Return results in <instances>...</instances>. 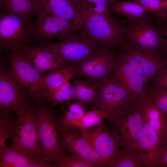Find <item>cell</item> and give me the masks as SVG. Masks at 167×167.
<instances>
[{"instance_id":"1","label":"cell","mask_w":167,"mask_h":167,"mask_svg":"<svg viewBox=\"0 0 167 167\" xmlns=\"http://www.w3.org/2000/svg\"><path fill=\"white\" fill-rule=\"evenodd\" d=\"M80 10L85 33L96 45L113 50L120 44L124 34L123 23L111 14H101Z\"/></svg>"},{"instance_id":"2","label":"cell","mask_w":167,"mask_h":167,"mask_svg":"<svg viewBox=\"0 0 167 167\" xmlns=\"http://www.w3.org/2000/svg\"><path fill=\"white\" fill-rule=\"evenodd\" d=\"M123 23L124 34L122 43L156 53H159L165 39L159 26L148 16L141 18L126 19Z\"/></svg>"},{"instance_id":"3","label":"cell","mask_w":167,"mask_h":167,"mask_svg":"<svg viewBox=\"0 0 167 167\" xmlns=\"http://www.w3.org/2000/svg\"><path fill=\"white\" fill-rule=\"evenodd\" d=\"M36 108L37 135L42 157L52 164L57 157L66 152L56 130V124L60 116L43 101H40Z\"/></svg>"},{"instance_id":"4","label":"cell","mask_w":167,"mask_h":167,"mask_svg":"<svg viewBox=\"0 0 167 167\" xmlns=\"http://www.w3.org/2000/svg\"><path fill=\"white\" fill-rule=\"evenodd\" d=\"M17 117L10 147L33 157H41L42 155L37 128L36 106L31 105Z\"/></svg>"},{"instance_id":"5","label":"cell","mask_w":167,"mask_h":167,"mask_svg":"<svg viewBox=\"0 0 167 167\" xmlns=\"http://www.w3.org/2000/svg\"><path fill=\"white\" fill-rule=\"evenodd\" d=\"M137 100L110 75L100 79L95 105L107 112L108 116L105 120L109 121L119 115Z\"/></svg>"},{"instance_id":"6","label":"cell","mask_w":167,"mask_h":167,"mask_svg":"<svg viewBox=\"0 0 167 167\" xmlns=\"http://www.w3.org/2000/svg\"><path fill=\"white\" fill-rule=\"evenodd\" d=\"M36 19L32 26V36L41 40L61 41L73 39L84 34L66 20L49 14L37 4Z\"/></svg>"},{"instance_id":"7","label":"cell","mask_w":167,"mask_h":167,"mask_svg":"<svg viewBox=\"0 0 167 167\" xmlns=\"http://www.w3.org/2000/svg\"><path fill=\"white\" fill-rule=\"evenodd\" d=\"M109 122L121 148L128 147L140 151L143 124L138 99L119 115Z\"/></svg>"},{"instance_id":"8","label":"cell","mask_w":167,"mask_h":167,"mask_svg":"<svg viewBox=\"0 0 167 167\" xmlns=\"http://www.w3.org/2000/svg\"><path fill=\"white\" fill-rule=\"evenodd\" d=\"M104 121L92 127L78 130L106 167H114L119 157L120 145L115 133Z\"/></svg>"},{"instance_id":"9","label":"cell","mask_w":167,"mask_h":167,"mask_svg":"<svg viewBox=\"0 0 167 167\" xmlns=\"http://www.w3.org/2000/svg\"><path fill=\"white\" fill-rule=\"evenodd\" d=\"M28 94L17 82L10 71L0 72V114L15 113L17 117L33 105Z\"/></svg>"},{"instance_id":"10","label":"cell","mask_w":167,"mask_h":167,"mask_svg":"<svg viewBox=\"0 0 167 167\" xmlns=\"http://www.w3.org/2000/svg\"><path fill=\"white\" fill-rule=\"evenodd\" d=\"M115 51L132 68L150 81H153L159 70L167 65L161 53H156L122 43Z\"/></svg>"},{"instance_id":"11","label":"cell","mask_w":167,"mask_h":167,"mask_svg":"<svg viewBox=\"0 0 167 167\" xmlns=\"http://www.w3.org/2000/svg\"><path fill=\"white\" fill-rule=\"evenodd\" d=\"M10 71L29 95L40 101H42L45 92L42 76L24 56L19 49L11 51L10 57Z\"/></svg>"},{"instance_id":"12","label":"cell","mask_w":167,"mask_h":167,"mask_svg":"<svg viewBox=\"0 0 167 167\" xmlns=\"http://www.w3.org/2000/svg\"><path fill=\"white\" fill-rule=\"evenodd\" d=\"M44 46L52 51L66 66H79L100 48L86 34L74 39L49 43Z\"/></svg>"},{"instance_id":"13","label":"cell","mask_w":167,"mask_h":167,"mask_svg":"<svg viewBox=\"0 0 167 167\" xmlns=\"http://www.w3.org/2000/svg\"><path fill=\"white\" fill-rule=\"evenodd\" d=\"M32 36V26L21 18L0 13V47L2 50L19 49Z\"/></svg>"},{"instance_id":"14","label":"cell","mask_w":167,"mask_h":167,"mask_svg":"<svg viewBox=\"0 0 167 167\" xmlns=\"http://www.w3.org/2000/svg\"><path fill=\"white\" fill-rule=\"evenodd\" d=\"M115 66L110 75L116 79L135 99L144 96L148 91L150 81L132 68L115 51Z\"/></svg>"},{"instance_id":"15","label":"cell","mask_w":167,"mask_h":167,"mask_svg":"<svg viewBox=\"0 0 167 167\" xmlns=\"http://www.w3.org/2000/svg\"><path fill=\"white\" fill-rule=\"evenodd\" d=\"M116 60L114 49L99 48L79 66L76 75L85 78L97 79L107 77L113 72Z\"/></svg>"},{"instance_id":"16","label":"cell","mask_w":167,"mask_h":167,"mask_svg":"<svg viewBox=\"0 0 167 167\" xmlns=\"http://www.w3.org/2000/svg\"><path fill=\"white\" fill-rule=\"evenodd\" d=\"M77 128L59 132L62 146L66 152L82 157L95 167H106L96 152Z\"/></svg>"},{"instance_id":"17","label":"cell","mask_w":167,"mask_h":167,"mask_svg":"<svg viewBox=\"0 0 167 167\" xmlns=\"http://www.w3.org/2000/svg\"><path fill=\"white\" fill-rule=\"evenodd\" d=\"M19 49L26 58L41 75L67 66L52 51L44 46H24Z\"/></svg>"},{"instance_id":"18","label":"cell","mask_w":167,"mask_h":167,"mask_svg":"<svg viewBox=\"0 0 167 167\" xmlns=\"http://www.w3.org/2000/svg\"><path fill=\"white\" fill-rule=\"evenodd\" d=\"M37 5L47 13L64 19L81 32L85 33L80 8L71 0H36Z\"/></svg>"},{"instance_id":"19","label":"cell","mask_w":167,"mask_h":167,"mask_svg":"<svg viewBox=\"0 0 167 167\" xmlns=\"http://www.w3.org/2000/svg\"><path fill=\"white\" fill-rule=\"evenodd\" d=\"M138 102L141 116L155 130L162 142L167 133V114L157 106L149 90L145 96L138 99Z\"/></svg>"},{"instance_id":"20","label":"cell","mask_w":167,"mask_h":167,"mask_svg":"<svg viewBox=\"0 0 167 167\" xmlns=\"http://www.w3.org/2000/svg\"><path fill=\"white\" fill-rule=\"evenodd\" d=\"M0 167H52L42 157L36 158L6 146L0 150Z\"/></svg>"},{"instance_id":"21","label":"cell","mask_w":167,"mask_h":167,"mask_svg":"<svg viewBox=\"0 0 167 167\" xmlns=\"http://www.w3.org/2000/svg\"><path fill=\"white\" fill-rule=\"evenodd\" d=\"M143 131L140 148L147 167H152L161 141L156 132L141 116Z\"/></svg>"},{"instance_id":"22","label":"cell","mask_w":167,"mask_h":167,"mask_svg":"<svg viewBox=\"0 0 167 167\" xmlns=\"http://www.w3.org/2000/svg\"><path fill=\"white\" fill-rule=\"evenodd\" d=\"M99 83L100 79L85 78L75 79L71 84L74 100L84 105H95Z\"/></svg>"},{"instance_id":"23","label":"cell","mask_w":167,"mask_h":167,"mask_svg":"<svg viewBox=\"0 0 167 167\" xmlns=\"http://www.w3.org/2000/svg\"><path fill=\"white\" fill-rule=\"evenodd\" d=\"M37 7L36 0H0L1 12L19 16L28 24Z\"/></svg>"},{"instance_id":"24","label":"cell","mask_w":167,"mask_h":167,"mask_svg":"<svg viewBox=\"0 0 167 167\" xmlns=\"http://www.w3.org/2000/svg\"><path fill=\"white\" fill-rule=\"evenodd\" d=\"M78 66H68L53 71L42 76L45 92L54 91L76 75Z\"/></svg>"},{"instance_id":"25","label":"cell","mask_w":167,"mask_h":167,"mask_svg":"<svg viewBox=\"0 0 167 167\" xmlns=\"http://www.w3.org/2000/svg\"><path fill=\"white\" fill-rule=\"evenodd\" d=\"M69 104L68 109L60 116L56 122V127L59 133L75 128L76 121L82 118L85 112L84 104L77 101Z\"/></svg>"},{"instance_id":"26","label":"cell","mask_w":167,"mask_h":167,"mask_svg":"<svg viewBox=\"0 0 167 167\" xmlns=\"http://www.w3.org/2000/svg\"><path fill=\"white\" fill-rule=\"evenodd\" d=\"M109 9L110 13L122 15L128 19L141 18L149 15L141 6L134 2H116L109 7Z\"/></svg>"},{"instance_id":"27","label":"cell","mask_w":167,"mask_h":167,"mask_svg":"<svg viewBox=\"0 0 167 167\" xmlns=\"http://www.w3.org/2000/svg\"><path fill=\"white\" fill-rule=\"evenodd\" d=\"M147 167L141 152L128 147L121 148L114 167Z\"/></svg>"},{"instance_id":"28","label":"cell","mask_w":167,"mask_h":167,"mask_svg":"<svg viewBox=\"0 0 167 167\" xmlns=\"http://www.w3.org/2000/svg\"><path fill=\"white\" fill-rule=\"evenodd\" d=\"M141 6L148 14L155 17L156 24H163L167 17V6L161 0H132Z\"/></svg>"},{"instance_id":"29","label":"cell","mask_w":167,"mask_h":167,"mask_svg":"<svg viewBox=\"0 0 167 167\" xmlns=\"http://www.w3.org/2000/svg\"><path fill=\"white\" fill-rule=\"evenodd\" d=\"M43 99L52 107L57 104H69L74 100L71 84L68 81L58 89L51 92H45Z\"/></svg>"},{"instance_id":"30","label":"cell","mask_w":167,"mask_h":167,"mask_svg":"<svg viewBox=\"0 0 167 167\" xmlns=\"http://www.w3.org/2000/svg\"><path fill=\"white\" fill-rule=\"evenodd\" d=\"M107 112L100 109H94L85 112L75 122L74 128L85 129L100 124L108 117Z\"/></svg>"},{"instance_id":"31","label":"cell","mask_w":167,"mask_h":167,"mask_svg":"<svg viewBox=\"0 0 167 167\" xmlns=\"http://www.w3.org/2000/svg\"><path fill=\"white\" fill-rule=\"evenodd\" d=\"M79 6L80 9L93 13L109 15V5L114 3L115 0H79L78 1Z\"/></svg>"},{"instance_id":"32","label":"cell","mask_w":167,"mask_h":167,"mask_svg":"<svg viewBox=\"0 0 167 167\" xmlns=\"http://www.w3.org/2000/svg\"><path fill=\"white\" fill-rule=\"evenodd\" d=\"M55 167H94L90 162L79 156L74 155H61L52 163Z\"/></svg>"},{"instance_id":"33","label":"cell","mask_w":167,"mask_h":167,"mask_svg":"<svg viewBox=\"0 0 167 167\" xmlns=\"http://www.w3.org/2000/svg\"><path fill=\"white\" fill-rule=\"evenodd\" d=\"M15 120L11 114H0V150L6 146L5 144L6 139H12L14 135V125Z\"/></svg>"},{"instance_id":"34","label":"cell","mask_w":167,"mask_h":167,"mask_svg":"<svg viewBox=\"0 0 167 167\" xmlns=\"http://www.w3.org/2000/svg\"><path fill=\"white\" fill-rule=\"evenodd\" d=\"M149 90L158 108L167 114V92L159 89L152 84Z\"/></svg>"},{"instance_id":"35","label":"cell","mask_w":167,"mask_h":167,"mask_svg":"<svg viewBox=\"0 0 167 167\" xmlns=\"http://www.w3.org/2000/svg\"><path fill=\"white\" fill-rule=\"evenodd\" d=\"M152 84L157 88L167 92V65L159 70Z\"/></svg>"},{"instance_id":"36","label":"cell","mask_w":167,"mask_h":167,"mask_svg":"<svg viewBox=\"0 0 167 167\" xmlns=\"http://www.w3.org/2000/svg\"><path fill=\"white\" fill-rule=\"evenodd\" d=\"M152 167H167V142L161 145Z\"/></svg>"},{"instance_id":"37","label":"cell","mask_w":167,"mask_h":167,"mask_svg":"<svg viewBox=\"0 0 167 167\" xmlns=\"http://www.w3.org/2000/svg\"><path fill=\"white\" fill-rule=\"evenodd\" d=\"M158 26L160 27L162 33L166 36L163 46L160 53L163 58L167 60V17L163 24Z\"/></svg>"},{"instance_id":"38","label":"cell","mask_w":167,"mask_h":167,"mask_svg":"<svg viewBox=\"0 0 167 167\" xmlns=\"http://www.w3.org/2000/svg\"><path fill=\"white\" fill-rule=\"evenodd\" d=\"M167 142V133L165 136V138H164V139H163V141H162V142H161V144H163V143H165V142Z\"/></svg>"},{"instance_id":"39","label":"cell","mask_w":167,"mask_h":167,"mask_svg":"<svg viewBox=\"0 0 167 167\" xmlns=\"http://www.w3.org/2000/svg\"><path fill=\"white\" fill-rule=\"evenodd\" d=\"M162 1L164 3H166L167 2V0H162Z\"/></svg>"},{"instance_id":"40","label":"cell","mask_w":167,"mask_h":167,"mask_svg":"<svg viewBox=\"0 0 167 167\" xmlns=\"http://www.w3.org/2000/svg\"><path fill=\"white\" fill-rule=\"evenodd\" d=\"M165 5L167 6V2L166 3H164Z\"/></svg>"}]
</instances>
